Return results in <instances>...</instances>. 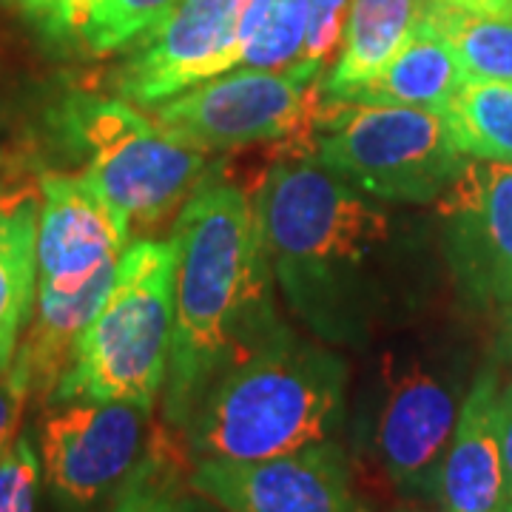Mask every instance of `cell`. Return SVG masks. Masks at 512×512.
<instances>
[{
	"label": "cell",
	"mask_w": 512,
	"mask_h": 512,
	"mask_svg": "<svg viewBox=\"0 0 512 512\" xmlns=\"http://www.w3.org/2000/svg\"><path fill=\"white\" fill-rule=\"evenodd\" d=\"M254 197L293 316L333 348L376 342L407 291L404 231L384 205L313 157L279 160Z\"/></svg>",
	"instance_id": "obj_1"
},
{
	"label": "cell",
	"mask_w": 512,
	"mask_h": 512,
	"mask_svg": "<svg viewBox=\"0 0 512 512\" xmlns=\"http://www.w3.org/2000/svg\"><path fill=\"white\" fill-rule=\"evenodd\" d=\"M174 345L163 390L168 427L183 433L202 393L276 342L288 325L276 305V276L262 239L256 197L208 183L174 225Z\"/></svg>",
	"instance_id": "obj_2"
},
{
	"label": "cell",
	"mask_w": 512,
	"mask_h": 512,
	"mask_svg": "<svg viewBox=\"0 0 512 512\" xmlns=\"http://www.w3.org/2000/svg\"><path fill=\"white\" fill-rule=\"evenodd\" d=\"M345 356L316 336L282 333L211 384L185 421L194 461H259L330 441L348 413Z\"/></svg>",
	"instance_id": "obj_3"
},
{
	"label": "cell",
	"mask_w": 512,
	"mask_h": 512,
	"mask_svg": "<svg viewBox=\"0 0 512 512\" xmlns=\"http://www.w3.org/2000/svg\"><path fill=\"white\" fill-rule=\"evenodd\" d=\"M174 239L131 242L100 311L74 345L49 404L128 402L154 410L174 345Z\"/></svg>",
	"instance_id": "obj_4"
},
{
	"label": "cell",
	"mask_w": 512,
	"mask_h": 512,
	"mask_svg": "<svg viewBox=\"0 0 512 512\" xmlns=\"http://www.w3.org/2000/svg\"><path fill=\"white\" fill-rule=\"evenodd\" d=\"M461 404L458 365L421 336H390L367 367L359 444L399 493L436 498Z\"/></svg>",
	"instance_id": "obj_5"
},
{
	"label": "cell",
	"mask_w": 512,
	"mask_h": 512,
	"mask_svg": "<svg viewBox=\"0 0 512 512\" xmlns=\"http://www.w3.org/2000/svg\"><path fill=\"white\" fill-rule=\"evenodd\" d=\"M313 160L379 202L427 205L453 183L467 154L444 111L322 100Z\"/></svg>",
	"instance_id": "obj_6"
},
{
	"label": "cell",
	"mask_w": 512,
	"mask_h": 512,
	"mask_svg": "<svg viewBox=\"0 0 512 512\" xmlns=\"http://www.w3.org/2000/svg\"><path fill=\"white\" fill-rule=\"evenodd\" d=\"M63 126L86 157L89 183L137 225L163 222L205 185L208 154L174 140L123 97L77 94Z\"/></svg>",
	"instance_id": "obj_7"
},
{
	"label": "cell",
	"mask_w": 512,
	"mask_h": 512,
	"mask_svg": "<svg viewBox=\"0 0 512 512\" xmlns=\"http://www.w3.org/2000/svg\"><path fill=\"white\" fill-rule=\"evenodd\" d=\"M322 77L268 69H231L151 106L154 120L202 154L259 143H288L293 157L311 154Z\"/></svg>",
	"instance_id": "obj_8"
},
{
	"label": "cell",
	"mask_w": 512,
	"mask_h": 512,
	"mask_svg": "<svg viewBox=\"0 0 512 512\" xmlns=\"http://www.w3.org/2000/svg\"><path fill=\"white\" fill-rule=\"evenodd\" d=\"M151 410L128 402L49 404L40 421V467L63 512H92L117 495L146 458Z\"/></svg>",
	"instance_id": "obj_9"
},
{
	"label": "cell",
	"mask_w": 512,
	"mask_h": 512,
	"mask_svg": "<svg viewBox=\"0 0 512 512\" xmlns=\"http://www.w3.org/2000/svg\"><path fill=\"white\" fill-rule=\"evenodd\" d=\"M251 0H183L117 66V97L151 109L208 77L239 69V35Z\"/></svg>",
	"instance_id": "obj_10"
},
{
	"label": "cell",
	"mask_w": 512,
	"mask_h": 512,
	"mask_svg": "<svg viewBox=\"0 0 512 512\" xmlns=\"http://www.w3.org/2000/svg\"><path fill=\"white\" fill-rule=\"evenodd\" d=\"M188 487L222 512H365L333 439L259 461H194Z\"/></svg>",
	"instance_id": "obj_11"
},
{
	"label": "cell",
	"mask_w": 512,
	"mask_h": 512,
	"mask_svg": "<svg viewBox=\"0 0 512 512\" xmlns=\"http://www.w3.org/2000/svg\"><path fill=\"white\" fill-rule=\"evenodd\" d=\"M436 205L461 293L481 308H512V163L467 157Z\"/></svg>",
	"instance_id": "obj_12"
},
{
	"label": "cell",
	"mask_w": 512,
	"mask_h": 512,
	"mask_svg": "<svg viewBox=\"0 0 512 512\" xmlns=\"http://www.w3.org/2000/svg\"><path fill=\"white\" fill-rule=\"evenodd\" d=\"M131 220L86 174H46L37 214V288L77 291L117 265Z\"/></svg>",
	"instance_id": "obj_13"
},
{
	"label": "cell",
	"mask_w": 512,
	"mask_h": 512,
	"mask_svg": "<svg viewBox=\"0 0 512 512\" xmlns=\"http://www.w3.org/2000/svg\"><path fill=\"white\" fill-rule=\"evenodd\" d=\"M498 370L478 373L458 413L441 464V512H512V490L498 436Z\"/></svg>",
	"instance_id": "obj_14"
},
{
	"label": "cell",
	"mask_w": 512,
	"mask_h": 512,
	"mask_svg": "<svg viewBox=\"0 0 512 512\" xmlns=\"http://www.w3.org/2000/svg\"><path fill=\"white\" fill-rule=\"evenodd\" d=\"M120 265V262H117ZM117 265L97 274L77 291H49L37 288L35 319L29 322L26 336L20 339L15 362L26 367L32 396L49 404L57 382L63 379L66 367L72 362L74 345L80 333L89 328L94 313L100 311L103 299L109 296Z\"/></svg>",
	"instance_id": "obj_15"
},
{
	"label": "cell",
	"mask_w": 512,
	"mask_h": 512,
	"mask_svg": "<svg viewBox=\"0 0 512 512\" xmlns=\"http://www.w3.org/2000/svg\"><path fill=\"white\" fill-rule=\"evenodd\" d=\"M427 3L430 0H353L339 57L322 77V100H345L382 72L421 26Z\"/></svg>",
	"instance_id": "obj_16"
},
{
	"label": "cell",
	"mask_w": 512,
	"mask_h": 512,
	"mask_svg": "<svg viewBox=\"0 0 512 512\" xmlns=\"http://www.w3.org/2000/svg\"><path fill=\"white\" fill-rule=\"evenodd\" d=\"M37 214L32 188H0V373L15 362L35 311Z\"/></svg>",
	"instance_id": "obj_17"
},
{
	"label": "cell",
	"mask_w": 512,
	"mask_h": 512,
	"mask_svg": "<svg viewBox=\"0 0 512 512\" xmlns=\"http://www.w3.org/2000/svg\"><path fill=\"white\" fill-rule=\"evenodd\" d=\"M464 83L467 80L450 43L421 20L419 29L410 35V40L393 55L382 72L348 94L345 100L447 111L450 100Z\"/></svg>",
	"instance_id": "obj_18"
},
{
	"label": "cell",
	"mask_w": 512,
	"mask_h": 512,
	"mask_svg": "<svg viewBox=\"0 0 512 512\" xmlns=\"http://www.w3.org/2000/svg\"><path fill=\"white\" fill-rule=\"evenodd\" d=\"M424 23L456 52L464 80H512V12L467 0H430Z\"/></svg>",
	"instance_id": "obj_19"
},
{
	"label": "cell",
	"mask_w": 512,
	"mask_h": 512,
	"mask_svg": "<svg viewBox=\"0 0 512 512\" xmlns=\"http://www.w3.org/2000/svg\"><path fill=\"white\" fill-rule=\"evenodd\" d=\"M444 114L467 157L512 163V80H470Z\"/></svg>",
	"instance_id": "obj_20"
},
{
	"label": "cell",
	"mask_w": 512,
	"mask_h": 512,
	"mask_svg": "<svg viewBox=\"0 0 512 512\" xmlns=\"http://www.w3.org/2000/svg\"><path fill=\"white\" fill-rule=\"evenodd\" d=\"M308 35V0H251L239 35V66L293 72Z\"/></svg>",
	"instance_id": "obj_21"
},
{
	"label": "cell",
	"mask_w": 512,
	"mask_h": 512,
	"mask_svg": "<svg viewBox=\"0 0 512 512\" xmlns=\"http://www.w3.org/2000/svg\"><path fill=\"white\" fill-rule=\"evenodd\" d=\"M180 3L183 0H92L74 49L94 57L126 52L157 29Z\"/></svg>",
	"instance_id": "obj_22"
},
{
	"label": "cell",
	"mask_w": 512,
	"mask_h": 512,
	"mask_svg": "<svg viewBox=\"0 0 512 512\" xmlns=\"http://www.w3.org/2000/svg\"><path fill=\"white\" fill-rule=\"evenodd\" d=\"M353 0H308V35L299 66L293 72L325 77L328 63L342 46Z\"/></svg>",
	"instance_id": "obj_23"
},
{
	"label": "cell",
	"mask_w": 512,
	"mask_h": 512,
	"mask_svg": "<svg viewBox=\"0 0 512 512\" xmlns=\"http://www.w3.org/2000/svg\"><path fill=\"white\" fill-rule=\"evenodd\" d=\"M0 6L26 23L46 43L74 49L80 23L86 18L92 0H0Z\"/></svg>",
	"instance_id": "obj_24"
},
{
	"label": "cell",
	"mask_w": 512,
	"mask_h": 512,
	"mask_svg": "<svg viewBox=\"0 0 512 512\" xmlns=\"http://www.w3.org/2000/svg\"><path fill=\"white\" fill-rule=\"evenodd\" d=\"M40 456L32 436L23 433L0 456V512H35Z\"/></svg>",
	"instance_id": "obj_25"
},
{
	"label": "cell",
	"mask_w": 512,
	"mask_h": 512,
	"mask_svg": "<svg viewBox=\"0 0 512 512\" xmlns=\"http://www.w3.org/2000/svg\"><path fill=\"white\" fill-rule=\"evenodd\" d=\"M32 399V382L20 362H12L9 370L0 373V456L9 450V444L18 439L20 419L26 402Z\"/></svg>",
	"instance_id": "obj_26"
},
{
	"label": "cell",
	"mask_w": 512,
	"mask_h": 512,
	"mask_svg": "<svg viewBox=\"0 0 512 512\" xmlns=\"http://www.w3.org/2000/svg\"><path fill=\"white\" fill-rule=\"evenodd\" d=\"M154 461L157 458L148 450L146 458L140 461V467L134 470V476L128 478V484L120 490L128 498L131 512H174V501L168 493L163 470Z\"/></svg>",
	"instance_id": "obj_27"
},
{
	"label": "cell",
	"mask_w": 512,
	"mask_h": 512,
	"mask_svg": "<svg viewBox=\"0 0 512 512\" xmlns=\"http://www.w3.org/2000/svg\"><path fill=\"white\" fill-rule=\"evenodd\" d=\"M498 436H501V453H504L512 490V382L498 390Z\"/></svg>",
	"instance_id": "obj_28"
},
{
	"label": "cell",
	"mask_w": 512,
	"mask_h": 512,
	"mask_svg": "<svg viewBox=\"0 0 512 512\" xmlns=\"http://www.w3.org/2000/svg\"><path fill=\"white\" fill-rule=\"evenodd\" d=\"M495 356L501 359V365L512 370V308H504V319H501V330L495 339Z\"/></svg>",
	"instance_id": "obj_29"
},
{
	"label": "cell",
	"mask_w": 512,
	"mask_h": 512,
	"mask_svg": "<svg viewBox=\"0 0 512 512\" xmlns=\"http://www.w3.org/2000/svg\"><path fill=\"white\" fill-rule=\"evenodd\" d=\"M467 3H476V6H490V9H504V12H512V0H467Z\"/></svg>",
	"instance_id": "obj_30"
},
{
	"label": "cell",
	"mask_w": 512,
	"mask_h": 512,
	"mask_svg": "<svg viewBox=\"0 0 512 512\" xmlns=\"http://www.w3.org/2000/svg\"><path fill=\"white\" fill-rule=\"evenodd\" d=\"M111 512H131V504H128L126 495L117 493V498H114V507H111Z\"/></svg>",
	"instance_id": "obj_31"
}]
</instances>
